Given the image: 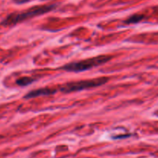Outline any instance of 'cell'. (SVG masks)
I'll use <instances>...</instances> for the list:
<instances>
[{
    "label": "cell",
    "instance_id": "cell-3",
    "mask_svg": "<svg viewBox=\"0 0 158 158\" xmlns=\"http://www.w3.org/2000/svg\"><path fill=\"white\" fill-rule=\"evenodd\" d=\"M108 81V78H106V77H102V78L93 79V80L71 82V83H68L66 84L63 85L60 88V89L64 93L76 92V91H80L82 90V89H88V88L100 86L106 83Z\"/></svg>",
    "mask_w": 158,
    "mask_h": 158
},
{
    "label": "cell",
    "instance_id": "cell-1",
    "mask_svg": "<svg viewBox=\"0 0 158 158\" xmlns=\"http://www.w3.org/2000/svg\"><path fill=\"white\" fill-rule=\"evenodd\" d=\"M55 7V5H45V6H39L30 8L24 12L12 13L6 17V19L2 23V24L5 25V26L15 25L20 22L24 21L27 19H30L34 16L46 13V12L53 10Z\"/></svg>",
    "mask_w": 158,
    "mask_h": 158
},
{
    "label": "cell",
    "instance_id": "cell-6",
    "mask_svg": "<svg viewBox=\"0 0 158 158\" xmlns=\"http://www.w3.org/2000/svg\"><path fill=\"white\" fill-rule=\"evenodd\" d=\"M143 16L141 15H133L130 16L128 19L125 21L127 24H132V23H137L143 19Z\"/></svg>",
    "mask_w": 158,
    "mask_h": 158
},
{
    "label": "cell",
    "instance_id": "cell-2",
    "mask_svg": "<svg viewBox=\"0 0 158 158\" xmlns=\"http://www.w3.org/2000/svg\"><path fill=\"white\" fill-rule=\"evenodd\" d=\"M111 59L112 57L109 56H99L87 59V60H82V61L68 63L61 67V69L66 71H71V72H81V71L88 70V69L94 68L95 66H100V65L109 61Z\"/></svg>",
    "mask_w": 158,
    "mask_h": 158
},
{
    "label": "cell",
    "instance_id": "cell-4",
    "mask_svg": "<svg viewBox=\"0 0 158 158\" xmlns=\"http://www.w3.org/2000/svg\"><path fill=\"white\" fill-rule=\"evenodd\" d=\"M55 93L54 89H50V88H41V89H36V90H33L29 92L26 95V98H33L36 97H40V96H45V95H50Z\"/></svg>",
    "mask_w": 158,
    "mask_h": 158
},
{
    "label": "cell",
    "instance_id": "cell-5",
    "mask_svg": "<svg viewBox=\"0 0 158 158\" xmlns=\"http://www.w3.org/2000/svg\"><path fill=\"white\" fill-rule=\"evenodd\" d=\"M34 81L33 79L29 78V77H23V78L19 79L18 80H16V83L19 86H27L29 83H32Z\"/></svg>",
    "mask_w": 158,
    "mask_h": 158
}]
</instances>
